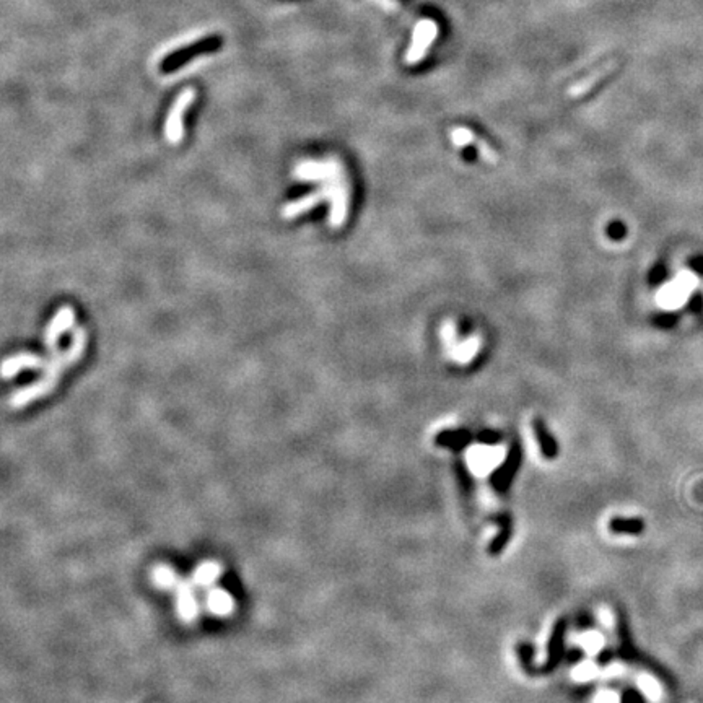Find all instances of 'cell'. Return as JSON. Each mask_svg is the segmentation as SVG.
Wrapping results in <instances>:
<instances>
[{
    "mask_svg": "<svg viewBox=\"0 0 703 703\" xmlns=\"http://www.w3.org/2000/svg\"><path fill=\"white\" fill-rule=\"evenodd\" d=\"M87 339H88L87 331H85L83 327H77V329L74 331L72 340H70L67 350L57 349L54 352H49V358H47L46 367L42 370V372H44L42 378L13 392L10 399H8L10 407L23 408L30 406L31 402H35L38 399L44 397L49 392L54 391L65 370L74 367V365L78 363L80 358L83 357V352L87 349Z\"/></svg>",
    "mask_w": 703,
    "mask_h": 703,
    "instance_id": "6da1fadb",
    "label": "cell"
},
{
    "mask_svg": "<svg viewBox=\"0 0 703 703\" xmlns=\"http://www.w3.org/2000/svg\"><path fill=\"white\" fill-rule=\"evenodd\" d=\"M293 179L305 183H329L332 189L329 226L340 228L349 212V181L339 160H303L293 168Z\"/></svg>",
    "mask_w": 703,
    "mask_h": 703,
    "instance_id": "7a4b0ae2",
    "label": "cell"
},
{
    "mask_svg": "<svg viewBox=\"0 0 703 703\" xmlns=\"http://www.w3.org/2000/svg\"><path fill=\"white\" fill-rule=\"evenodd\" d=\"M222 44H223L222 38L217 36V35H212V36L202 38V40H199L196 42H191V44H188L184 47H179V49L173 51L171 54H168L163 60H161V65H160L161 72L163 74L174 72V70L181 69L184 64H188L189 60L196 59V57L215 52Z\"/></svg>",
    "mask_w": 703,
    "mask_h": 703,
    "instance_id": "3957f363",
    "label": "cell"
},
{
    "mask_svg": "<svg viewBox=\"0 0 703 703\" xmlns=\"http://www.w3.org/2000/svg\"><path fill=\"white\" fill-rule=\"evenodd\" d=\"M196 99V92L186 88L178 94L165 121V139L171 145H178L184 139V113Z\"/></svg>",
    "mask_w": 703,
    "mask_h": 703,
    "instance_id": "277c9868",
    "label": "cell"
},
{
    "mask_svg": "<svg viewBox=\"0 0 703 703\" xmlns=\"http://www.w3.org/2000/svg\"><path fill=\"white\" fill-rule=\"evenodd\" d=\"M695 285H697L695 275H692L688 272H682L676 280H674V282L666 285V287L659 292V295H658L659 305L664 306V308H669V310H674V308L682 306L684 303H686L687 297L693 292Z\"/></svg>",
    "mask_w": 703,
    "mask_h": 703,
    "instance_id": "5b68a950",
    "label": "cell"
},
{
    "mask_svg": "<svg viewBox=\"0 0 703 703\" xmlns=\"http://www.w3.org/2000/svg\"><path fill=\"white\" fill-rule=\"evenodd\" d=\"M331 196H332L331 184L324 183L321 184V188L317 189V191L310 192L306 194V196L285 204L282 210H280V215H282V218H285V220H292V218L305 215V213L311 212L313 208L317 207L324 201H331Z\"/></svg>",
    "mask_w": 703,
    "mask_h": 703,
    "instance_id": "8992f818",
    "label": "cell"
},
{
    "mask_svg": "<svg viewBox=\"0 0 703 703\" xmlns=\"http://www.w3.org/2000/svg\"><path fill=\"white\" fill-rule=\"evenodd\" d=\"M74 324H75L74 308L67 305L60 306L46 326L44 345L47 347V350L49 352L57 350V342H59V339L65 334V332L72 329Z\"/></svg>",
    "mask_w": 703,
    "mask_h": 703,
    "instance_id": "52a82bcc",
    "label": "cell"
},
{
    "mask_svg": "<svg viewBox=\"0 0 703 703\" xmlns=\"http://www.w3.org/2000/svg\"><path fill=\"white\" fill-rule=\"evenodd\" d=\"M438 35V26L433 20H422L414 31V41L407 52V63L415 64L422 60L429 46Z\"/></svg>",
    "mask_w": 703,
    "mask_h": 703,
    "instance_id": "ba28073f",
    "label": "cell"
},
{
    "mask_svg": "<svg viewBox=\"0 0 703 703\" xmlns=\"http://www.w3.org/2000/svg\"><path fill=\"white\" fill-rule=\"evenodd\" d=\"M46 363L47 358H42L35 354H28V352H22V354L12 355V357L3 360L2 377L3 379H12L18 373L25 372V370H44Z\"/></svg>",
    "mask_w": 703,
    "mask_h": 703,
    "instance_id": "9c48e42d",
    "label": "cell"
},
{
    "mask_svg": "<svg viewBox=\"0 0 703 703\" xmlns=\"http://www.w3.org/2000/svg\"><path fill=\"white\" fill-rule=\"evenodd\" d=\"M520 461H521V451L515 446V448L510 451V454H508L505 463L498 468L497 472L492 474L490 483L493 490L500 493V495H505V493L510 490L513 477H515L518 468H520Z\"/></svg>",
    "mask_w": 703,
    "mask_h": 703,
    "instance_id": "30bf717a",
    "label": "cell"
},
{
    "mask_svg": "<svg viewBox=\"0 0 703 703\" xmlns=\"http://www.w3.org/2000/svg\"><path fill=\"white\" fill-rule=\"evenodd\" d=\"M178 612L181 619L194 622L199 615V606L194 595V584L189 581L178 583Z\"/></svg>",
    "mask_w": 703,
    "mask_h": 703,
    "instance_id": "8fae6325",
    "label": "cell"
},
{
    "mask_svg": "<svg viewBox=\"0 0 703 703\" xmlns=\"http://www.w3.org/2000/svg\"><path fill=\"white\" fill-rule=\"evenodd\" d=\"M565 631H567V620L560 619L557 622V624H555V627H554L552 635H550V640H549V659L544 664L543 672L554 671L555 666H557V664H559L560 656H562V652H563Z\"/></svg>",
    "mask_w": 703,
    "mask_h": 703,
    "instance_id": "7c38bea8",
    "label": "cell"
},
{
    "mask_svg": "<svg viewBox=\"0 0 703 703\" xmlns=\"http://www.w3.org/2000/svg\"><path fill=\"white\" fill-rule=\"evenodd\" d=\"M207 609L213 615L226 617L235 609V601H233V597L226 591L220 590V588H213L207 595Z\"/></svg>",
    "mask_w": 703,
    "mask_h": 703,
    "instance_id": "4fadbf2b",
    "label": "cell"
},
{
    "mask_svg": "<svg viewBox=\"0 0 703 703\" xmlns=\"http://www.w3.org/2000/svg\"><path fill=\"white\" fill-rule=\"evenodd\" d=\"M615 64L612 63H607L604 65H601V67H597L596 70H593V72L588 75V77H584L581 82H578L574 87L570 88V97H581V94H584L588 92V90H591L593 87H595L596 83H599L602 78L606 77V75H609L612 70H614Z\"/></svg>",
    "mask_w": 703,
    "mask_h": 703,
    "instance_id": "5bb4252c",
    "label": "cell"
},
{
    "mask_svg": "<svg viewBox=\"0 0 703 703\" xmlns=\"http://www.w3.org/2000/svg\"><path fill=\"white\" fill-rule=\"evenodd\" d=\"M497 522L502 526V529H500V534H498L497 538L492 540L490 545H488V554H490V555H498V554H500L502 550L506 547V544L510 543L511 534H513V521H511V516L510 515H506V513H503V515H498L497 516Z\"/></svg>",
    "mask_w": 703,
    "mask_h": 703,
    "instance_id": "9a60e30c",
    "label": "cell"
},
{
    "mask_svg": "<svg viewBox=\"0 0 703 703\" xmlns=\"http://www.w3.org/2000/svg\"><path fill=\"white\" fill-rule=\"evenodd\" d=\"M222 574V567L217 562H204L192 574V583L199 588H208Z\"/></svg>",
    "mask_w": 703,
    "mask_h": 703,
    "instance_id": "2e32d148",
    "label": "cell"
},
{
    "mask_svg": "<svg viewBox=\"0 0 703 703\" xmlns=\"http://www.w3.org/2000/svg\"><path fill=\"white\" fill-rule=\"evenodd\" d=\"M643 527L640 518H612L609 522V529L615 534H640Z\"/></svg>",
    "mask_w": 703,
    "mask_h": 703,
    "instance_id": "e0dca14e",
    "label": "cell"
},
{
    "mask_svg": "<svg viewBox=\"0 0 703 703\" xmlns=\"http://www.w3.org/2000/svg\"><path fill=\"white\" fill-rule=\"evenodd\" d=\"M151 579L156 586L161 588V590H169L178 584V574L168 565H158V567L154 568V573H151Z\"/></svg>",
    "mask_w": 703,
    "mask_h": 703,
    "instance_id": "ac0fdd59",
    "label": "cell"
},
{
    "mask_svg": "<svg viewBox=\"0 0 703 703\" xmlns=\"http://www.w3.org/2000/svg\"><path fill=\"white\" fill-rule=\"evenodd\" d=\"M534 430H536V435H538V440H539V445H540V451H543L544 458L554 459L555 456H557V446H555L554 440L550 438V436L547 433H545V430L539 424L534 425Z\"/></svg>",
    "mask_w": 703,
    "mask_h": 703,
    "instance_id": "d6986e66",
    "label": "cell"
},
{
    "mask_svg": "<svg viewBox=\"0 0 703 703\" xmlns=\"http://www.w3.org/2000/svg\"><path fill=\"white\" fill-rule=\"evenodd\" d=\"M622 703H645V700L635 688H627V690L622 693Z\"/></svg>",
    "mask_w": 703,
    "mask_h": 703,
    "instance_id": "ffe728a7",
    "label": "cell"
}]
</instances>
